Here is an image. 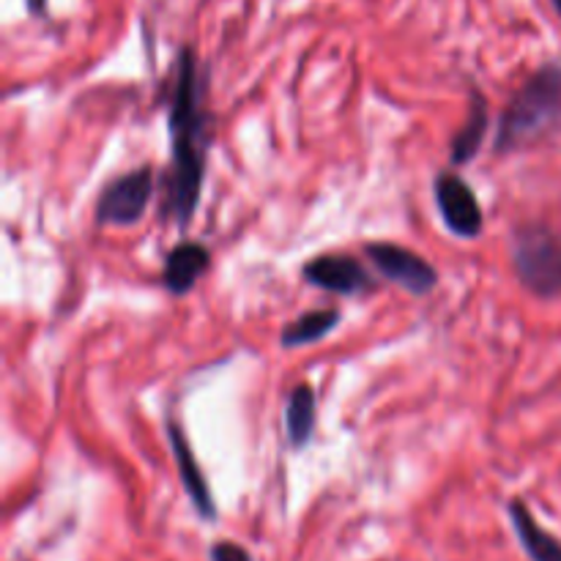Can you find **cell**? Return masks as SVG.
<instances>
[{"label": "cell", "mask_w": 561, "mask_h": 561, "mask_svg": "<svg viewBox=\"0 0 561 561\" xmlns=\"http://www.w3.org/2000/svg\"><path fill=\"white\" fill-rule=\"evenodd\" d=\"M520 285L537 299L561 296V233L546 222L518 225L510 244Z\"/></svg>", "instance_id": "cell-3"}, {"label": "cell", "mask_w": 561, "mask_h": 561, "mask_svg": "<svg viewBox=\"0 0 561 561\" xmlns=\"http://www.w3.org/2000/svg\"><path fill=\"white\" fill-rule=\"evenodd\" d=\"M168 442H170V449H173L181 485H184L195 513L201 515L203 520H217V504H214L211 488H208L206 474H203L201 463H197L195 453H192L184 427H181L175 420H168Z\"/></svg>", "instance_id": "cell-8"}, {"label": "cell", "mask_w": 561, "mask_h": 561, "mask_svg": "<svg viewBox=\"0 0 561 561\" xmlns=\"http://www.w3.org/2000/svg\"><path fill=\"white\" fill-rule=\"evenodd\" d=\"M433 192H436V206L442 211L444 225L453 230L460 239H477L485 228V217H482V206L477 201L474 190L460 179L458 173H438L433 181Z\"/></svg>", "instance_id": "cell-7"}, {"label": "cell", "mask_w": 561, "mask_h": 561, "mask_svg": "<svg viewBox=\"0 0 561 561\" xmlns=\"http://www.w3.org/2000/svg\"><path fill=\"white\" fill-rule=\"evenodd\" d=\"M507 515L513 520V529L518 535V542L526 551V557L531 561H561V540L537 524V518L531 515L529 504L524 499H513L507 504Z\"/></svg>", "instance_id": "cell-10"}, {"label": "cell", "mask_w": 561, "mask_h": 561, "mask_svg": "<svg viewBox=\"0 0 561 561\" xmlns=\"http://www.w3.org/2000/svg\"><path fill=\"white\" fill-rule=\"evenodd\" d=\"M365 255L383 279L403 288L405 294L427 296L438 288L436 266L409 247L392 244V241H373V244H365Z\"/></svg>", "instance_id": "cell-5"}, {"label": "cell", "mask_w": 561, "mask_h": 561, "mask_svg": "<svg viewBox=\"0 0 561 561\" xmlns=\"http://www.w3.org/2000/svg\"><path fill=\"white\" fill-rule=\"evenodd\" d=\"M27 11L36 16L47 14V0H27Z\"/></svg>", "instance_id": "cell-15"}, {"label": "cell", "mask_w": 561, "mask_h": 561, "mask_svg": "<svg viewBox=\"0 0 561 561\" xmlns=\"http://www.w3.org/2000/svg\"><path fill=\"white\" fill-rule=\"evenodd\" d=\"M561 131V64H546L526 77L504 107L493 151L513 153Z\"/></svg>", "instance_id": "cell-2"}, {"label": "cell", "mask_w": 561, "mask_h": 561, "mask_svg": "<svg viewBox=\"0 0 561 561\" xmlns=\"http://www.w3.org/2000/svg\"><path fill=\"white\" fill-rule=\"evenodd\" d=\"M168 126L170 168L164 214L184 230L190 228L201 203L208 146L214 137L211 110L206 102V71L192 47H181L175 58L168 96Z\"/></svg>", "instance_id": "cell-1"}, {"label": "cell", "mask_w": 561, "mask_h": 561, "mask_svg": "<svg viewBox=\"0 0 561 561\" xmlns=\"http://www.w3.org/2000/svg\"><path fill=\"white\" fill-rule=\"evenodd\" d=\"M488 126H491V113H488V99L482 91H471V104L469 115H466L463 126L458 129V135L453 137V148H449V159H453L455 168H463L469 164L477 153L482 151V140L488 135Z\"/></svg>", "instance_id": "cell-11"}, {"label": "cell", "mask_w": 561, "mask_h": 561, "mask_svg": "<svg viewBox=\"0 0 561 561\" xmlns=\"http://www.w3.org/2000/svg\"><path fill=\"white\" fill-rule=\"evenodd\" d=\"M153 197V168L131 170V173L118 175L102 190L96 201V222L113 225V228H126V225L140 222L142 214L148 211V203Z\"/></svg>", "instance_id": "cell-4"}, {"label": "cell", "mask_w": 561, "mask_h": 561, "mask_svg": "<svg viewBox=\"0 0 561 561\" xmlns=\"http://www.w3.org/2000/svg\"><path fill=\"white\" fill-rule=\"evenodd\" d=\"M208 557H211V561H252L247 548H241L239 542H230V540L214 542Z\"/></svg>", "instance_id": "cell-14"}, {"label": "cell", "mask_w": 561, "mask_h": 561, "mask_svg": "<svg viewBox=\"0 0 561 561\" xmlns=\"http://www.w3.org/2000/svg\"><path fill=\"white\" fill-rule=\"evenodd\" d=\"M318 425V398L310 383H299L290 389L285 400V436L290 449H305L312 442Z\"/></svg>", "instance_id": "cell-12"}, {"label": "cell", "mask_w": 561, "mask_h": 561, "mask_svg": "<svg viewBox=\"0 0 561 561\" xmlns=\"http://www.w3.org/2000/svg\"><path fill=\"white\" fill-rule=\"evenodd\" d=\"M301 277L312 288L329 290L334 296H365L376 288V279L367 272L365 263L345 252H323V255L312 257Z\"/></svg>", "instance_id": "cell-6"}, {"label": "cell", "mask_w": 561, "mask_h": 561, "mask_svg": "<svg viewBox=\"0 0 561 561\" xmlns=\"http://www.w3.org/2000/svg\"><path fill=\"white\" fill-rule=\"evenodd\" d=\"M340 321H343V312H340L337 307L310 310L283 329V334H279V345H283V348H301V345H312L318 343V340L327 337L329 332H334Z\"/></svg>", "instance_id": "cell-13"}, {"label": "cell", "mask_w": 561, "mask_h": 561, "mask_svg": "<svg viewBox=\"0 0 561 561\" xmlns=\"http://www.w3.org/2000/svg\"><path fill=\"white\" fill-rule=\"evenodd\" d=\"M553 5H557V9H559V14H561V0H553Z\"/></svg>", "instance_id": "cell-16"}, {"label": "cell", "mask_w": 561, "mask_h": 561, "mask_svg": "<svg viewBox=\"0 0 561 561\" xmlns=\"http://www.w3.org/2000/svg\"><path fill=\"white\" fill-rule=\"evenodd\" d=\"M211 268V250L203 241H181L164 257L162 285L173 296H186Z\"/></svg>", "instance_id": "cell-9"}]
</instances>
